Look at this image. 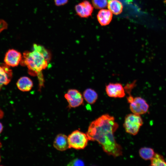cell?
Returning a JSON list of instances; mask_svg holds the SVG:
<instances>
[{"label": "cell", "instance_id": "obj_1", "mask_svg": "<svg viewBox=\"0 0 166 166\" xmlns=\"http://www.w3.org/2000/svg\"><path fill=\"white\" fill-rule=\"evenodd\" d=\"M118 127L113 117L105 114L91 123L86 134L89 140L97 142L105 153L116 157L123 154L122 148L114 136Z\"/></svg>", "mask_w": 166, "mask_h": 166}, {"label": "cell", "instance_id": "obj_2", "mask_svg": "<svg viewBox=\"0 0 166 166\" xmlns=\"http://www.w3.org/2000/svg\"><path fill=\"white\" fill-rule=\"evenodd\" d=\"M48 61L42 53L33 48L32 51L24 52L20 63L26 66L30 74L38 75L47 68Z\"/></svg>", "mask_w": 166, "mask_h": 166}, {"label": "cell", "instance_id": "obj_3", "mask_svg": "<svg viewBox=\"0 0 166 166\" xmlns=\"http://www.w3.org/2000/svg\"><path fill=\"white\" fill-rule=\"evenodd\" d=\"M143 124V120L140 115L132 113L126 116L123 127L126 132L135 136L138 133Z\"/></svg>", "mask_w": 166, "mask_h": 166}, {"label": "cell", "instance_id": "obj_4", "mask_svg": "<svg viewBox=\"0 0 166 166\" xmlns=\"http://www.w3.org/2000/svg\"><path fill=\"white\" fill-rule=\"evenodd\" d=\"M69 148L80 150L85 148L87 146L89 140L86 134L76 130L68 136Z\"/></svg>", "mask_w": 166, "mask_h": 166}, {"label": "cell", "instance_id": "obj_5", "mask_svg": "<svg viewBox=\"0 0 166 166\" xmlns=\"http://www.w3.org/2000/svg\"><path fill=\"white\" fill-rule=\"evenodd\" d=\"M69 108H75L83 103V97L81 93L74 89H69L64 95Z\"/></svg>", "mask_w": 166, "mask_h": 166}, {"label": "cell", "instance_id": "obj_6", "mask_svg": "<svg viewBox=\"0 0 166 166\" xmlns=\"http://www.w3.org/2000/svg\"><path fill=\"white\" fill-rule=\"evenodd\" d=\"M149 105L146 101L140 97H134L133 101L129 105V108L132 113L142 115L146 113L148 111Z\"/></svg>", "mask_w": 166, "mask_h": 166}, {"label": "cell", "instance_id": "obj_7", "mask_svg": "<svg viewBox=\"0 0 166 166\" xmlns=\"http://www.w3.org/2000/svg\"><path fill=\"white\" fill-rule=\"evenodd\" d=\"M105 90L107 95L111 97L121 98L125 95L124 87L119 83H109L105 86Z\"/></svg>", "mask_w": 166, "mask_h": 166}, {"label": "cell", "instance_id": "obj_8", "mask_svg": "<svg viewBox=\"0 0 166 166\" xmlns=\"http://www.w3.org/2000/svg\"><path fill=\"white\" fill-rule=\"evenodd\" d=\"M22 58V54L19 52L14 49H10L5 54L4 61L10 67H15L20 63Z\"/></svg>", "mask_w": 166, "mask_h": 166}, {"label": "cell", "instance_id": "obj_9", "mask_svg": "<svg viewBox=\"0 0 166 166\" xmlns=\"http://www.w3.org/2000/svg\"><path fill=\"white\" fill-rule=\"evenodd\" d=\"M93 8L91 3L84 0L76 5L75 10L77 14L81 18H86L91 15Z\"/></svg>", "mask_w": 166, "mask_h": 166}, {"label": "cell", "instance_id": "obj_10", "mask_svg": "<svg viewBox=\"0 0 166 166\" xmlns=\"http://www.w3.org/2000/svg\"><path fill=\"white\" fill-rule=\"evenodd\" d=\"M13 73L10 66L5 63L0 64V90L8 84L12 79Z\"/></svg>", "mask_w": 166, "mask_h": 166}, {"label": "cell", "instance_id": "obj_11", "mask_svg": "<svg viewBox=\"0 0 166 166\" xmlns=\"http://www.w3.org/2000/svg\"><path fill=\"white\" fill-rule=\"evenodd\" d=\"M53 146L57 150L61 151L69 148L68 136L63 134H58L54 140Z\"/></svg>", "mask_w": 166, "mask_h": 166}, {"label": "cell", "instance_id": "obj_12", "mask_svg": "<svg viewBox=\"0 0 166 166\" xmlns=\"http://www.w3.org/2000/svg\"><path fill=\"white\" fill-rule=\"evenodd\" d=\"M97 17L101 25L106 26L110 23L112 19V13L109 10L101 9L98 12Z\"/></svg>", "mask_w": 166, "mask_h": 166}, {"label": "cell", "instance_id": "obj_13", "mask_svg": "<svg viewBox=\"0 0 166 166\" xmlns=\"http://www.w3.org/2000/svg\"><path fill=\"white\" fill-rule=\"evenodd\" d=\"M16 85L18 88L23 92L30 91L33 86V82L29 77L26 76L20 78L18 81Z\"/></svg>", "mask_w": 166, "mask_h": 166}, {"label": "cell", "instance_id": "obj_14", "mask_svg": "<svg viewBox=\"0 0 166 166\" xmlns=\"http://www.w3.org/2000/svg\"><path fill=\"white\" fill-rule=\"evenodd\" d=\"M83 97L89 104H93L97 101L98 95L96 92L91 88H88L83 92Z\"/></svg>", "mask_w": 166, "mask_h": 166}, {"label": "cell", "instance_id": "obj_15", "mask_svg": "<svg viewBox=\"0 0 166 166\" xmlns=\"http://www.w3.org/2000/svg\"><path fill=\"white\" fill-rule=\"evenodd\" d=\"M108 8L112 13L118 15L122 12L123 6L121 2L118 0H110L108 2Z\"/></svg>", "mask_w": 166, "mask_h": 166}, {"label": "cell", "instance_id": "obj_16", "mask_svg": "<svg viewBox=\"0 0 166 166\" xmlns=\"http://www.w3.org/2000/svg\"><path fill=\"white\" fill-rule=\"evenodd\" d=\"M139 153L140 156L145 160H151L155 154L153 149L146 147L141 148L139 150Z\"/></svg>", "mask_w": 166, "mask_h": 166}, {"label": "cell", "instance_id": "obj_17", "mask_svg": "<svg viewBox=\"0 0 166 166\" xmlns=\"http://www.w3.org/2000/svg\"><path fill=\"white\" fill-rule=\"evenodd\" d=\"M151 160L150 166H166V161L163 156L158 153H155Z\"/></svg>", "mask_w": 166, "mask_h": 166}, {"label": "cell", "instance_id": "obj_18", "mask_svg": "<svg viewBox=\"0 0 166 166\" xmlns=\"http://www.w3.org/2000/svg\"><path fill=\"white\" fill-rule=\"evenodd\" d=\"M93 5L95 8L101 9L105 8L107 5V0H92Z\"/></svg>", "mask_w": 166, "mask_h": 166}, {"label": "cell", "instance_id": "obj_19", "mask_svg": "<svg viewBox=\"0 0 166 166\" xmlns=\"http://www.w3.org/2000/svg\"><path fill=\"white\" fill-rule=\"evenodd\" d=\"M68 165L70 166H83L84 165V163L82 161L80 160L76 159L70 162Z\"/></svg>", "mask_w": 166, "mask_h": 166}, {"label": "cell", "instance_id": "obj_20", "mask_svg": "<svg viewBox=\"0 0 166 166\" xmlns=\"http://www.w3.org/2000/svg\"><path fill=\"white\" fill-rule=\"evenodd\" d=\"M135 82H134L131 84H128L124 88L125 91H126L129 95L130 94L131 91L135 85Z\"/></svg>", "mask_w": 166, "mask_h": 166}, {"label": "cell", "instance_id": "obj_21", "mask_svg": "<svg viewBox=\"0 0 166 166\" xmlns=\"http://www.w3.org/2000/svg\"><path fill=\"white\" fill-rule=\"evenodd\" d=\"M69 0H54V3L57 6H60L66 4Z\"/></svg>", "mask_w": 166, "mask_h": 166}, {"label": "cell", "instance_id": "obj_22", "mask_svg": "<svg viewBox=\"0 0 166 166\" xmlns=\"http://www.w3.org/2000/svg\"><path fill=\"white\" fill-rule=\"evenodd\" d=\"M134 97L131 94L129 95V96L127 97V101L129 103H131L133 100Z\"/></svg>", "mask_w": 166, "mask_h": 166}, {"label": "cell", "instance_id": "obj_23", "mask_svg": "<svg viewBox=\"0 0 166 166\" xmlns=\"http://www.w3.org/2000/svg\"><path fill=\"white\" fill-rule=\"evenodd\" d=\"M4 115L3 112L0 109V119L2 118Z\"/></svg>", "mask_w": 166, "mask_h": 166}, {"label": "cell", "instance_id": "obj_24", "mask_svg": "<svg viewBox=\"0 0 166 166\" xmlns=\"http://www.w3.org/2000/svg\"><path fill=\"white\" fill-rule=\"evenodd\" d=\"M3 127L2 124L0 122V133L2 132L3 130Z\"/></svg>", "mask_w": 166, "mask_h": 166}, {"label": "cell", "instance_id": "obj_25", "mask_svg": "<svg viewBox=\"0 0 166 166\" xmlns=\"http://www.w3.org/2000/svg\"><path fill=\"white\" fill-rule=\"evenodd\" d=\"M2 144H1V143L0 142V148L2 147Z\"/></svg>", "mask_w": 166, "mask_h": 166}, {"label": "cell", "instance_id": "obj_26", "mask_svg": "<svg viewBox=\"0 0 166 166\" xmlns=\"http://www.w3.org/2000/svg\"><path fill=\"white\" fill-rule=\"evenodd\" d=\"M0 161H1V157H0Z\"/></svg>", "mask_w": 166, "mask_h": 166}, {"label": "cell", "instance_id": "obj_27", "mask_svg": "<svg viewBox=\"0 0 166 166\" xmlns=\"http://www.w3.org/2000/svg\"><path fill=\"white\" fill-rule=\"evenodd\" d=\"M109 1L110 0H109Z\"/></svg>", "mask_w": 166, "mask_h": 166}]
</instances>
